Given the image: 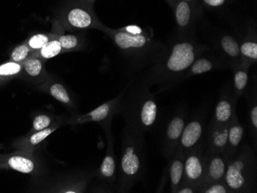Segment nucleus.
<instances>
[{"mask_svg": "<svg viewBox=\"0 0 257 193\" xmlns=\"http://www.w3.org/2000/svg\"><path fill=\"white\" fill-rule=\"evenodd\" d=\"M209 49L198 42L196 36L177 34L167 43L158 61L150 66L145 83L149 86H157L156 93L168 90L183 82L185 73L193 62Z\"/></svg>", "mask_w": 257, "mask_h": 193, "instance_id": "obj_1", "label": "nucleus"}, {"mask_svg": "<svg viewBox=\"0 0 257 193\" xmlns=\"http://www.w3.org/2000/svg\"><path fill=\"white\" fill-rule=\"evenodd\" d=\"M115 44L122 51L136 55L143 64L153 65L165 51L167 44L156 40L138 26L131 25L122 30L109 31Z\"/></svg>", "mask_w": 257, "mask_h": 193, "instance_id": "obj_2", "label": "nucleus"}, {"mask_svg": "<svg viewBox=\"0 0 257 193\" xmlns=\"http://www.w3.org/2000/svg\"><path fill=\"white\" fill-rule=\"evenodd\" d=\"M224 181L231 193L256 192V152L249 144H241L237 155L229 162Z\"/></svg>", "mask_w": 257, "mask_h": 193, "instance_id": "obj_3", "label": "nucleus"}, {"mask_svg": "<svg viewBox=\"0 0 257 193\" xmlns=\"http://www.w3.org/2000/svg\"><path fill=\"white\" fill-rule=\"evenodd\" d=\"M160 112L156 94L152 93L146 83L139 88L126 106V114L132 129L142 133L157 129Z\"/></svg>", "mask_w": 257, "mask_h": 193, "instance_id": "obj_4", "label": "nucleus"}, {"mask_svg": "<svg viewBox=\"0 0 257 193\" xmlns=\"http://www.w3.org/2000/svg\"><path fill=\"white\" fill-rule=\"evenodd\" d=\"M143 134L131 128L124 140L120 163L122 190L130 188L144 172L145 147Z\"/></svg>", "mask_w": 257, "mask_h": 193, "instance_id": "obj_5", "label": "nucleus"}, {"mask_svg": "<svg viewBox=\"0 0 257 193\" xmlns=\"http://www.w3.org/2000/svg\"><path fill=\"white\" fill-rule=\"evenodd\" d=\"M211 105V100H206L189 116L178 145L183 153L197 147L204 146L205 134Z\"/></svg>", "mask_w": 257, "mask_h": 193, "instance_id": "obj_6", "label": "nucleus"}, {"mask_svg": "<svg viewBox=\"0 0 257 193\" xmlns=\"http://www.w3.org/2000/svg\"><path fill=\"white\" fill-rule=\"evenodd\" d=\"M189 116L188 107L186 105L182 104L176 109L166 122L162 135L161 151L167 160L178 147Z\"/></svg>", "mask_w": 257, "mask_h": 193, "instance_id": "obj_7", "label": "nucleus"}, {"mask_svg": "<svg viewBox=\"0 0 257 193\" xmlns=\"http://www.w3.org/2000/svg\"><path fill=\"white\" fill-rule=\"evenodd\" d=\"M239 100L232 89V85L228 84L221 91L213 116L209 122L219 125L227 126L236 115V106Z\"/></svg>", "mask_w": 257, "mask_h": 193, "instance_id": "obj_8", "label": "nucleus"}, {"mask_svg": "<svg viewBox=\"0 0 257 193\" xmlns=\"http://www.w3.org/2000/svg\"><path fill=\"white\" fill-rule=\"evenodd\" d=\"M206 155L203 145L185 152L183 182H187L200 187L204 179Z\"/></svg>", "mask_w": 257, "mask_h": 193, "instance_id": "obj_9", "label": "nucleus"}, {"mask_svg": "<svg viewBox=\"0 0 257 193\" xmlns=\"http://www.w3.org/2000/svg\"><path fill=\"white\" fill-rule=\"evenodd\" d=\"M213 43L219 57L229 67L232 68L241 62L239 40L227 32L219 31L213 37Z\"/></svg>", "mask_w": 257, "mask_h": 193, "instance_id": "obj_10", "label": "nucleus"}, {"mask_svg": "<svg viewBox=\"0 0 257 193\" xmlns=\"http://www.w3.org/2000/svg\"><path fill=\"white\" fill-rule=\"evenodd\" d=\"M174 14L177 34L183 36H196V21L200 14L188 3L177 0L172 9Z\"/></svg>", "mask_w": 257, "mask_h": 193, "instance_id": "obj_11", "label": "nucleus"}, {"mask_svg": "<svg viewBox=\"0 0 257 193\" xmlns=\"http://www.w3.org/2000/svg\"><path fill=\"white\" fill-rule=\"evenodd\" d=\"M206 167L203 183L224 181L229 161L223 152H205Z\"/></svg>", "mask_w": 257, "mask_h": 193, "instance_id": "obj_12", "label": "nucleus"}, {"mask_svg": "<svg viewBox=\"0 0 257 193\" xmlns=\"http://www.w3.org/2000/svg\"><path fill=\"white\" fill-rule=\"evenodd\" d=\"M68 24L77 30L89 28L102 29L99 20L96 19L92 9L88 5H79L72 7L66 15Z\"/></svg>", "mask_w": 257, "mask_h": 193, "instance_id": "obj_13", "label": "nucleus"}, {"mask_svg": "<svg viewBox=\"0 0 257 193\" xmlns=\"http://www.w3.org/2000/svg\"><path fill=\"white\" fill-rule=\"evenodd\" d=\"M227 126L208 122L204 138L205 152H226L227 146Z\"/></svg>", "mask_w": 257, "mask_h": 193, "instance_id": "obj_14", "label": "nucleus"}, {"mask_svg": "<svg viewBox=\"0 0 257 193\" xmlns=\"http://www.w3.org/2000/svg\"><path fill=\"white\" fill-rule=\"evenodd\" d=\"M167 161V173L170 182V192L175 193L183 183L184 176V153L180 147H177Z\"/></svg>", "mask_w": 257, "mask_h": 193, "instance_id": "obj_15", "label": "nucleus"}, {"mask_svg": "<svg viewBox=\"0 0 257 193\" xmlns=\"http://www.w3.org/2000/svg\"><path fill=\"white\" fill-rule=\"evenodd\" d=\"M242 96L246 99L248 108L247 128L249 137L253 145V150L257 151V89L256 85L246 88Z\"/></svg>", "mask_w": 257, "mask_h": 193, "instance_id": "obj_16", "label": "nucleus"}, {"mask_svg": "<svg viewBox=\"0 0 257 193\" xmlns=\"http://www.w3.org/2000/svg\"><path fill=\"white\" fill-rule=\"evenodd\" d=\"M226 66H228L226 62L223 59L220 58L219 56V57L213 56H203V55H201L193 62V64L185 73L183 81L190 79L193 76L203 74V73L218 70V69H223Z\"/></svg>", "mask_w": 257, "mask_h": 193, "instance_id": "obj_17", "label": "nucleus"}, {"mask_svg": "<svg viewBox=\"0 0 257 193\" xmlns=\"http://www.w3.org/2000/svg\"><path fill=\"white\" fill-rule=\"evenodd\" d=\"M244 131L243 126L236 115L228 125L227 146L225 155L229 162L236 157L239 152L243 139Z\"/></svg>", "mask_w": 257, "mask_h": 193, "instance_id": "obj_18", "label": "nucleus"}, {"mask_svg": "<svg viewBox=\"0 0 257 193\" xmlns=\"http://www.w3.org/2000/svg\"><path fill=\"white\" fill-rule=\"evenodd\" d=\"M239 50L241 60L250 64L257 63V33L254 26L249 25L246 29V35L239 40Z\"/></svg>", "mask_w": 257, "mask_h": 193, "instance_id": "obj_19", "label": "nucleus"}, {"mask_svg": "<svg viewBox=\"0 0 257 193\" xmlns=\"http://www.w3.org/2000/svg\"><path fill=\"white\" fill-rule=\"evenodd\" d=\"M249 62L241 60L233 67L230 68L233 72V82H232V89L238 99L242 97L248 86L249 82V70L251 66Z\"/></svg>", "mask_w": 257, "mask_h": 193, "instance_id": "obj_20", "label": "nucleus"}, {"mask_svg": "<svg viewBox=\"0 0 257 193\" xmlns=\"http://www.w3.org/2000/svg\"><path fill=\"white\" fill-rule=\"evenodd\" d=\"M4 162L9 168L21 173H32L36 168L35 162L32 158L21 154L10 155L7 158L6 157Z\"/></svg>", "mask_w": 257, "mask_h": 193, "instance_id": "obj_21", "label": "nucleus"}, {"mask_svg": "<svg viewBox=\"0 0 257 193\" xmlns=\"http://www.w3.org/2000/svg\"><path fill=\"white\" fill-rule=\"evenodd\" d=\"M118 101H111L108 103L101 105L96 109H93L82 118L83 122L92 121V122H101L106 121L108 118L111 117L112 112L117 106Z\"/></svg>", "mask_w": 257, "mask_h": 193, "instance_id": "obj_22", "label": "nucleus"}, {"mask_svg": "<svg viewBox=\"0 0 257 193\" xmlns=\"http://www.w3.org/2000/svg\"><path fill=\"white\" fill-rule=\"evenodd\" d=\"M111 149L112 148L109 145L107 153L103 158V161H102L100 168H99V173H100L101 176L109 181H113L114 176L115 175V169H116L115 159Z\"/></svg>", "mask_w": 257, "mask_h": 193, "instance_id": "obj_23", "label": "nucleus"}, {"mask_svg": "<svg viewBox=\"0 0 257 193\" xmlns=\"http://www.w3.org/2000/svg\"><path fill=\"white\" fill-rule=\"evenodd\" d=\"M23 70L30 77L37 78L43 71V63L37 56H32L23 62Z\"/></svg>", "mask_w": 257, "mask_h": 193, "instance_id": "obj_24", "label": "nucleus"}, {"mask_svg": "<svg viewBox=\"0 0 257 193\" xmlns=\"http://www.w3.org/2000/svg\"><path fill=\"white\" fill-rule=\"evenodd\" d=\"M23 70V63L10 60L0 65V77L3 79H11L19 76Z\"/></svg>", "mask_w": 257, "mask_h": 193, "instance_id": "obj_25", "label": "nucleus"}, {"mask_svg": "<svg viewBox=\"0 0 257 193\" xmlns=\"http://www.w3.org/2000/svg\"><path fill=\"white\" fill-rule=\"evenodd\" d=\"M62 50L63 49L59 40H50L41 50H39V52L42 59L49 60L57 56L61 53Z\"/></svg>", "mask_w": 257, "mask_h": 193, "instance_id": "obj_26", "label": "nucleus"}, {"mask_svg": "<svg viewBox=\"0 0 257 193\" xmlns=\"http://www.w3.org/2000/svg\"><path fill=\"white\" fill-rule=\"evenodd\" d=\"M33 52L30 50V47L27 46V43L19 45L18 47H16L11 54H10V60L16 62V63H21L30 58V56H33Z\"/></svg>", "mask_w": 257, "mask_h": 193, "instance_id": "obj_27", "label": "nucleus"}, {"mask_svg": "<svg viewBox=\"0 0 257 193\" xmlns=\"http://www.w3.org/2000/svg\"><path fill=\"white\" fill-rule=\"evenodd\" d=\"M199 193H231L224 181L211 183H203L199 188Z\"/></svg>", "mask_w": 257, "mask_h": 193, "instance_id": "obj_28", "label": "nucleus"}, {"mask_svg": "<svg viewBox=\"0 0 257 193\" xmlns=\"http://www.w3.org/2000/svg\"><path fill=\"white\" fill-rule=\"evenodd\" d=\"M54 131L55 129H52V128H46V129H43V130L37 131L29 137L27 142H21V145L23 146L25 145L27 146H34V145H38L48 137L49 135Z\"/></svg>", "mask_w": 257, "mask_h": 193, "instance_id": "obj_29", "label": "nucleus"}, {"mask_svg": "<svg viewBox=\"0 0 257 193\" xmlns=\"http://www.w3.org/2000/svg\"><path fill=\"white\" fill-rule=\"evenodd\" d=\"M50 37L45 34H36L27 41V45L33 52L41 50L50 41Z\"/></svg>", "mask_w": 257, "mask_h": 193, "instance_id": "obj_30", "label": "nucleus"}, {"mask_svg": "<svg viewBox=\"0 0 257 193\" xmlns=\"http://www.w3.org/2000/svg\"><path fill=\"white\" fill-rule=\"evenodd\" d=\"M50 93L52 96L60 101L63 103H69L70 97L68 94L67 91L65 89L64 86L60 83H55L52 85L50 89Z\"/></svg>", "mask_w": 257, "mask_h": 193, "instance_id": "obj_31", "label": "nucleus"}, {"mask_svg": "<svg viewBox=\"0 0 257 193\" xmlns=\"http://www.w3.org/2000/svg\"><path fill=\"white\" fill-rule=\"evenodd\" d=\"M58 40L61 45L62 49L64 50H71L77 48L80 45L79 37L74 35L60 36Z\"/></svg>", "mask_w": 257, "mask_h": 193, "instance_id": "obj_32", "label": "nucleus"}, {"mask_svg": "<svg viewBox=\"0 0 257 193\" xmlns=\"http://www.w3.org/2000/svg\"><path fill=\"white\" fill-rule=\"evenodd\" d=\"M50 124H51V119L48 116L40 115L35 118L34 121H33V130L36 132L43 130V129L48 128L50 126Z\"/></svg>", "mask_w": 257, "mask_h": 193, "instance_id": "obj_33", "label": "nucleus"}, {"mask_svg": "<svg viewBox=\"0 0 257 193\" xmlns=\"http://www.w3.org/2000/svg\"><path fill=\"white\" fill-rule=\"evenodd\" d=\"M200 5L204 6L208 9H221L229 4V0H199Z\"/></svg>", "mask_w": 257, "mask_h": 193, "instance_id": "obj_34", "label": "nucleus"}, {"mask_svg": "<svg viewBox=\"0 0 257 193\" xmlns=\"http://www.w3.org/2000/svg\"><path fill=\"white\" fill-rule=\"evenodd\" d=\"M199 188L200 187L196 186L193 184L183 182L176 190L175 193H199Z\"/></svg>", "mask_w": 257, "mask_h": 193, "instance_id": "obj_35", "label": "nucleus"}, {"mask_svg": "<svg viewBox=\"0 0 257 193\" xmlns=\"http://www.w3.org/2000/svg\"><path fill=\"white\" fill-rule=\"evenodd\" d=\"M183 1L190 4L197 11L198 14H200V15L201 14L202 7L199 0H183Z\"/></svg>", "mask_w": 257, "mask_h": 193, "instance_id": "obj_36", "label": "nucleus"}, {"mask_svg": "<svg viewBox=\"0 0 257 193\" xmlns=\"http://www.w3.org/2000/svg\"><path fill=\"white\" fill-rule=\"evenodd\" d=\"M166 1H167V4H169V6H170L172 9L173 8L175 4H176V2H177V0H166Z\"/></svg>", "mask_w": 257, "mask_h": 193, "instance_id": "obj_37", "label": "nucleus"}, {"mask_svg": "<svg viewBox=\"0 0 257 193\" xmlns=\"http://www.w3.org/2000/svg\"><path fill=\"white\" fill-rule=\"evenodd\" d=\"M2 166H7V165H6L5 162H4V160H0V167Z\"/></svg>", "mask_w": 257, "mask_h": 193, "instance_id": "obj_38", "label": "nucleus"}, {"mask_svg": "<svg viewBox=\"0 0 257 193\" xmlns=\"http://www.w3.org/2000/svg\"><path fill=\"white\" fill-rule=\"evenodd\" d=\"M87 1H89V2H93V1H94V0H87Z\"/></svg>", "mask_w": 257, "mask_h": 193, "instance_id": "obj_39", "label": "nucleus"}, {"mask_svg": "<svg viewBox=\"0 0 257 193\" xmlns=\"http://www.w3.org/2000/svg\"><path fill=\"white\" fill-rule=\"evenodd\" d=\"M2 80H4V79H3L2 78L0 77V82L2 81Z\"/></svg>", "mask_w": 257, "mask_h": 193, "instance_id": "obj_40", "label": "nucleus"}]
</instances>
